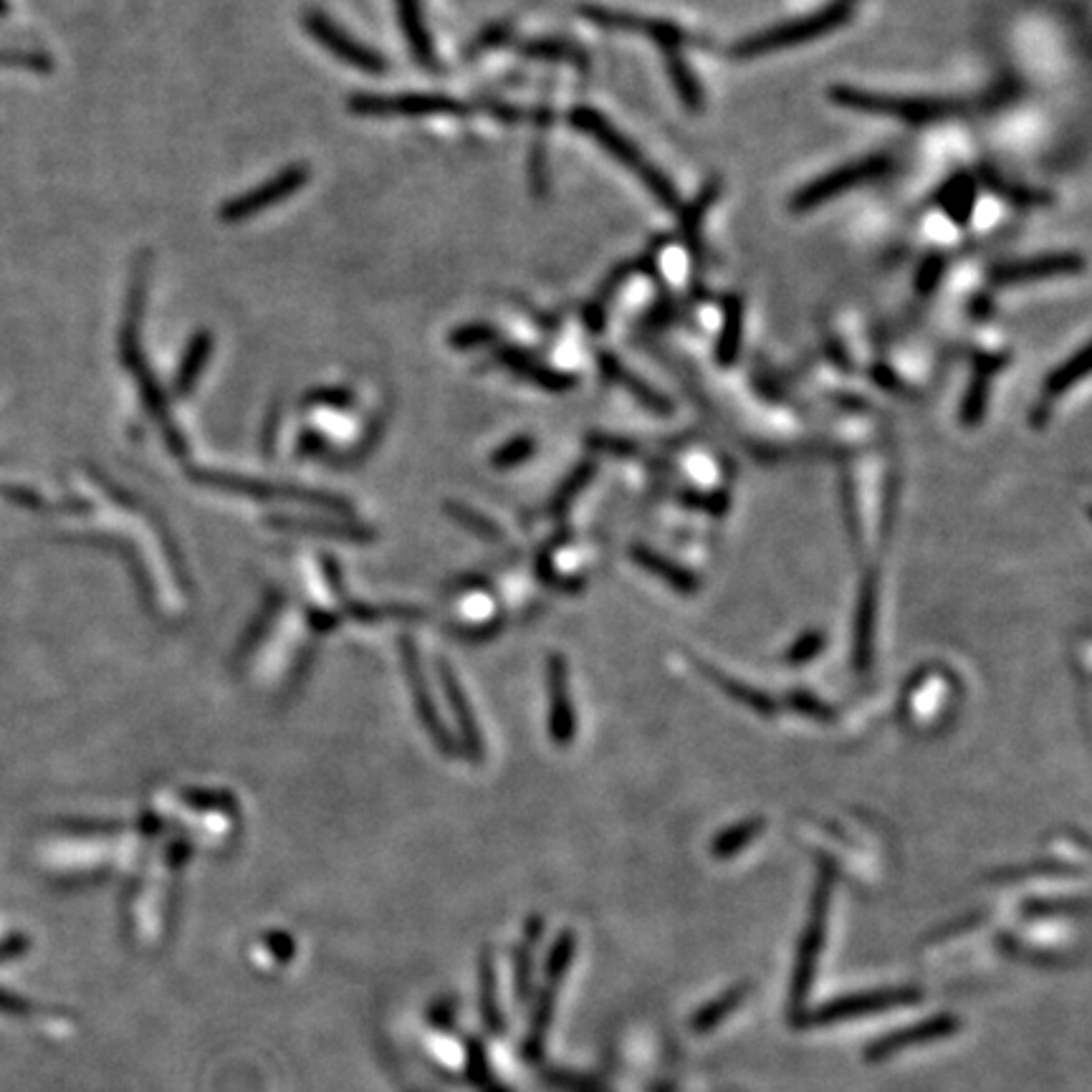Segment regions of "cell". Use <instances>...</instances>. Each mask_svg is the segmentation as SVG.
Masks as SVG:
<instances>
[{
    "instance_id": "obj_1",
    "label": "cell",
    "mask_w": 1092,
    "mask_h": 1092,
    "mask_svg": "<svg viewBox=\"0 0 1092 1092\" xmlns=\"http://www.w3.org/2000/svg\"><path fill=\"white\" fill-rule=\"evenodd\" d=\"M569 124L584 135H590L594 143H597L607 154H612L615 160L620 162L622 167H628L630 173H635L641 177V183L648 188L652 196H656L665 207H678L680 198L678 190L673 188V183L660 173L658 167H652L648 160L643 158V152L630 143L628 137H622V132L615 127V124L605 114H599L597 109L592 107H577L571 109Z\"/></svg>"
},
{
    "instance_id": "obj_2",
    "label": "cell",
    "mask_w": 1092,
    "mask_h": 1092,
    "mask_svg": "<svg viewBox=\"0 0 1092 1092\" xmlns=\"http://www.w3.org/2000/svg\"><path fill=\"white\" fill-rule=\"evenodd\" d=\"M827 96L837 104V107H845V109H852V111H865V114L895 117V119H903V122H911V124L939 122V119H946L958 111V104L954 99H928V96L882 94V92H867V89L845 86V84L830 86Z\"/></svg>"
},
{
    "instance_id": "obj_3",
    "label": "cell",
    "mask_w": 1092,
    "mask_h": 1092,
    "mask_svg": "<svg viewBox=\"0 0 1092 1092\" xmlns=\"http://www.w3.org/2000/svg\"><path fill=\"white\" fill-rule=\"evenodd\" d=\"M832 871L820 873V880H817V890L812 898V911H809L805 933H801L799 941V954L797 963H794V979H792V1012L794 1016L805 1012V1001L809 997V989L814 984L817 974V963H820L822 946H824V928H827V913L832 903Z\"/></svg>"
},
{
    "instance_id": "obj_4",
    "label": "cell",
    "mask_w": 1092,
    "mask_h": 1092,
    "mask_svg": "<svg viewBox=\"0 0 1092 1092\" xmlns=\"http://www.w3.org/2000/svg\"><path fill=\"white\" fill-rule=\"evenodd\" d=\"M850 16H852V11L847 9V5L824 9L820 13H814V16L790 21V24L767 28V31L749 36V39L739 41L737 46L731 49V54L739 56V58H754V56H764V54H774V51L801 46V43L820 39V36H824V33L837 31L839 26H845L847 21H850Z\"/></svg>"
},
{
    "instance_id": "obj_5",
    "label": "cell",
    "mask_w": 1092,
    "mask_h": 1092,
    "mask_svg": "<svg viewBox=\"0 0 1092 1092\" xmlns=\"http://www.w3.org/2000/svg\"><path fill=\"white\" fill-rule=\"evenodd\" d=\"M920 999H924V994H920L918 989H913V986L850 994V997H839V999L824 1001V1005L814 1007V1009H805V1012L797 1014V1024L799 1027H827V1024L863 1020V1016L882 1014V1012H888V1009L918 1005Z\"/></svg>"
},
{
    "instance_id": "obj_6",
    "label": "cell",
    "mask_w": 1092,
    "mask_h": 1092,
    "mask_svg": "<svg viewBox=\"0 0 1092 1092\" xmlns=\"http://www.w3.org/2000/svg\"><path fill=\"white\" fill-rule=\"evenodd\" d=\"M890 170H893V160H890L888 154H873V158L850 162V165H842L832 170L827 175L817 177L812 183H807L805 188L794 192L790 207L794 213H809L814 211V207L830 203L832 198L845 196V192L860 188V185L880 180V177H886L890 173Z\"/></svg>"
},
{
    "instance_id": "obj_7",
    "label": "cell",
    "mask_w": 1092,
    "mask_h": 1092,
    "mask_svg": "<svg viewBox=\"0 0 1092 1092\" xmlns=\"http://www.w3.org/2000/svg\"><path fill=\"white\" fill-rule=\"evenodd\" d=\"M349 109L367 117H428L466 111L463 104L445 94H360L352 96Z\"/></svg>"
},
{
    "instance_id": "obj_8",
    "label": "cell",
    "mask_w": 1092,
    "mask_h": 1092,
    "mask_svg": "<svg viewBox=\"0 0 1092 1092\" xmlns=\"http://www.w3.org/2000/svg\"><path fill=\"white\" fill-rule=\"evenodd\" d=\"M309 167L307 165H292L286 170H281L279 175H273L271 180H266L258 185V188L243 192L233 200H228L226 205L220 207V220L226 223H243L254 215L269 211V207L279 205L281 200L292 198L294 192H299L304 185L309 183Z\"/></svg>"
},
{
    "instance_id": "obj_9",
    "label": "cell",
    "mask_w": 1092,
    "mask_h": 1092,
    "mask_svg": "<svg viewBox=\"0 0 1092 1092\" xmlns=\"http://www.w3.org/2000/svg\"><path fill=\"white\" fill-rule=\"evenodd\" d=\"M304 26H307V31L314 36L326 51H332L341 64L354 66V69H360L364 73L388 71V62H385L377 51L362 46L360 41H354L347 31H341V28L334 24L329 16H324V13L309 11L307 16H304Z\"/></svg>"
},
{
    "instance_id": "obj_10",
    "label": "cell",
    "mask_w": 1092,
    "mask_h": 1092,
    "mask_svg": "<svg viewBox=\"0 0 1092 1092\" xmlns=\"http://www.w3.org/2000/svg\"><path fill=\"white\" fill-rule=\"evenodd\" d=\"M958 1027H961V1020H958V1016H954V1014L931 1016V1020L916 1022V1024H911V1027L895 1029L886 1037L875 1039L873 1044H867L865 1060L867 1062L890 1060V1057H895V1054L911 1050V1047L931 1044V1042H939V1039L954 1037Z\"/></svg>"
},
{
    "instance_id": "obj_11",
    "label": "cell",
    "mask_w": 1092,
    "mask_h": 1092,
    "mask_svg": "<svg viewBox=\"0 0 1092 1092\" xmlns=\"http://www.w3.org/2000/svg\"><path fill=\"white\" fill-rule=\"evenodd\" d=\"M1084 271V258L1080 254H1042L1035 258H1022L1005 266H997L989 273V279L999 286L1012 284H1029V281L1057 279V277H1075Z\"/></svg>"
},
{
    "instance_id": "obj_12",
    "label": "cell",
    "mask_w": 1092,
    "mask_h": 1092,
    "mask_svg": "<svg viewBox=\"0 0 1092 1092\" xmlns=\"http://www.w3.org/2000/svg\"><path fill=\"white\" fill-rule=\"evenodd\" d=\"M496 356H499V362L507 369H511V373L518 375V377H524V380H529L534 385H539V388H544V390L562 392V390L575 388V377H569V375H564V373H556V369L547 367V364H541L537 360V356L526 354L524 349H516V347H509L507 345V347H499V352H496Z\"/></svg>"
},
{
    "instance_id": "obj_13",
    "label": "cell",
    "mask_w": 1092,
    "mask_h": 1092,
    "mask_svg": "<svg viewBox=\"0 0 1092 1092\" xmlns=\"http://www.w3.org/2000/svg\"><path fill=\"white\" fill-rule=\"evenodd\" d=\"M549 686H552V737L560 744H567L575 737V711H571L567 690V665L560 656H554L549 663Z\"/></svg>"
},
{
    "instance_id": "obj_14",
    "label": "cell",
    "mask_w": 1092,
    "mask_h": 1092,
    "mask_svg": "<svg viewBox=\"0 0 1092 1092\" xmlns=\"http://www.w3.org/2000/svg\"><path fill=\"white\" fill-rule=\"evenodd\" d=\"M1005 362H1007V356H997V354H979L976 356V375L969 385V392H966L963 407H961V418H963L966 426H976V422L982 420V415L986 410V400H989L992 377L997 375L1001 367H1005Z\"/></svg>"
},
{
    "instance_id": "obj_15",
    "label": "cell",
    "mask_w": 1092,
    "mask_h": 1092,
    "mask_svg": "<svg viewBox=\"0 0 1092 1092\" xmlns=\"http://www.w3.org/2000/svg\"><path fill=\"white\" fill-rule=\"evenodd\" d=\"M935 203L956 226H966L976 207V180L969 173H956L935 192Z\"/></svg>"
},
{
    "instance_id": "obj_16",
    "label": "cell",
    "mask_w": 1092,
    "mask_h": 1092,
    "mask_svg": "<svg viewBox=\"0 0 1092 1092\" xmlns=\"http://www.w3.org/2000/svg\"><path fill=\"white\" fill-rule=\"evenodd\" d=\"M397 5V18L400 26H403V33L407 36V43H410L413 56L418 58L420 66L426 69H435V49L433 41H430L428 26L422 21V9L420 0H395Z\"/></svg>"
},
{
    "instance_id": "obj_17",
    "label": "cell",
    "mask_w": 1092,
    "mask_h": 1092,
    "mask_svg": "<svg viewBox=\"0 0 1092 1092\" xmlns=\"http://www.w3.org/2000/svg\"><path fill=\"white\" fill-rule=\"evenodd\" d=\"M741 339H744V304L739 296H728L724 301V322H720L716 360L720 367H731L737 362Z\"/></svg>"
},
{
    "instance_id": "obj_18",
    "label": "cell",
    "mask_w": 1092,
    "mask_h": 1092,
    "mask_svg": "<svg viewBox=\"0 0 1092 1092\" xmlns=\"http://www.w3.org/2000/svg\"><path fill=\"white\" fill-rule=\"evenodd\" d=\"M213 354V337L211 332H198L196 337L190 339L188 349H185L180 367L175 373V392L177 395H190L192 388H196L198 377L203 375L207 360Z\"/></svg>"
},
{
    "instance_id": "obj_19",
    "label": "cell",
    "mask_w": 1092,
    "mask_h": 1092,
    "mask_svg": "<svg viewBox=\"0 0 1092 1092\" xmlns=\"http://www.w3.org/2000/svg\"><path fill=\"white\" fill-rule=\"evenodd\" d=\"M599 367H602V373H605L607 377H610V380L620 382L622 388H628L630 392H633V395H635L637 400H641V403H643L645 407H650V410L663 413V415H668V413L673 410L671 403H668V400H665L663 395H660V392H656L652 388H648V385H645L643 380H637V377H635L633 373H628V369L622 367V364H620L618 360H615L612 354H605V352H602V354H599Z\"/></svg>"
},
{
    "instance_id": "obj_20",
    "label": "cell",
    "mask_w": 1092,
    "mask_h": 1092,
    "mask_svg": "<svg viewBox=\"0 0 1092 1092\" xmlns=\"http://www.w3.org/2000/svg\"><path fill=\"white\" fill-rule=\"evenodd\" d=\"M660 51H663L668 73H671L673 86H675V92H678L680 102L686 104L690 111H701L703 92H701V84H698V79L693 77V71H690L688 62L683 58V46H668V49H660Z\"/></svg>"
},
{
    "instance_id": "obj_21",
    "label": "cell",
    "mask_w": 1092,
    "mask_h": 1092,
    "mask_svg": "<svg viewBox=\"0 0 1092 1092\" xmlns=\"http://www.w3.org/2000/svg\"><path fill=\"white\" fill-rule=\"evenodd\" d=\"M1088 373H1090V345H1084V347H1080V352L1069 356V360L1062 362L1054 373L1047 375L1044 400L1060 397L1062 392L1075 388L1082 377H1088Z\"/></svg>"
},
{
    "instance_id": "obj_22",
    "label": "cell",
    "mask_w": 1092,
    "mask_h": 1092,
    "mask_svg": "<svg viewBox=\"0 0 1092 1092\" xmlns=\"http://www.w3.org/2000/svg\"><path fill=\"white\" fill-rule=\"evenodd\" d=\"M746 999V992H744V986H739V989H731V992H726V994H720V997L716 1001H711V1005H705L701 1012H698L693 1016V1022H690V1027H693L696 1032H709L716 1027V1024H720L726 1020L728 1014L737 1009L741 1001Z\"/></svg>"
},
{
    "instance_id": "obj_23",
    "label": "cell",
    "mask_w": 1092,
    "mask_h": 1092,
    "mask_svg": "<svg viewBox=\"0 0 1092 1092\" xmlns=\"http://www.w3.org/2000/svg\"><path fill=\"white\" fill-rule=\"evenodd\" d=\"M633 556L637 562L643 564L645 569H650L652 575H658V577H663L671 582L675 590H680V592H693L696 590V579L688 575V571H683L680 567H675V564L671 562H665L663 556H658L656 552H650V549H635Z\"/></svg>"
},
{
    "instance_id": "obj_24",
    "label": "cell",
    "mask_w": 1092,
    "mask_h": 1092,
    "mask_svg": "<svg viewBox=\"0 0 1092 1092\" xmlns=\"http://www.w3.org/2000/svg\"><path fill=\"white\" fill-rule=\"evenodd\" d=\"M761 827H764V822L759 820V817H756V820H746V822L737 824V827L726 830L724 835H718L716 842H713V855L733 858L737 852L744 850V847L752 842L756 835H759Z\"/></svg>"
},
{
    "instance_id": "obj_25",
    "label": "cell",
    "mask_w": 1092,
    "mask_h": 1092,
    "mask_svg": "<svg viewBox=\"0 0 1092 1092\" xmlns=\"http://www.w3.org/2000/svg\"><path fill=\"white\" fill-rule=\"evenodd\" d=\"M718 196V185L716 183H711L709 188H705L701 196H698L693 203H690L686 211L680 213V228H683V238L690 243V246H696V241H698V233H701V226H703V218H705V213H709V207L713 200H716Z\"/></svg>"
},
{
    "instance_id": "obj_26",
    "label": "cell",
    "mask_w": 1092,
    "mask_h": 1092,
    "mask_svg": "<svg viewBox=\"0 0 1092 1092\" xmlns=\"http://www.w3.org/2000/svg\"><path fill=\"white\" fill-rule=\"evenodd\" d=\"M496 339H499V332H496L491 324H483V322L460 324L458 329L450 332V345H453V349H460V352H463V349L488 347V345H494Z\"/></svg>"
},
{
    "instance_id": "obj_27",
    "label": "cell",
    "mask_w": 1092,
    "mask_h": 1092,
    "mask_svg": "<svg viewBox=\"0 0 1092 1092\" xmlns=\"http://www.w3.org/2000/svg\"><path fill=\"white\" fill-rule=\"evenodd\" d=\"M873 618H875V590L865 584L863 602H860V630H858V663L865 665L867 652L873 648Z\"/></svg>"
},
{
    "instance_id": "obj_28",
    "label": "cell",
    "mask_w": 1092,
    "mask_h": 1092,
    "mask_svg": "<svg viewBox=\"0 0 1092 1092\" xmlns=\"http://www.w3.org/2000/svg\"><path fill=\"white\" fill-rule=\"evenodd\" d=\"M522 54L541 62H582V54L564 41H531L522 46Z\"/></svg>"
},
{
    "instance_id": "obj_29",
    "label": "cell",
    "mask_w": 1092,
    "mask_h": 1092,
    "mask_svg": "<svg viewBox=\"0 0 1092 1092\" xmlns=\"http://www.w3.org/2000/svg\"><path fill=\"white\" fill-rule=\"evenodd\" d=\"M943 271H946V258L939 256V254L928 256L926 261L920 264L918 277H916L918 294L920 296H931L935 292V288H939V284H941Z\"/></svg>"
},
{
    "instance_id": "obj_30",
    "label": "cell",
    "mask_w": 1092,
    "mask_h": 1092,
    "mask_svg": "<svg viewBox=\"0 0 1092 1092\" xmlns=\"http://www.w3.org/2000/svg\"><path fill=\"white\" fill-rule=\"evenodd\" d=\"M822 648H824V635L822 633H807L792 645L790 652H786V660H790L792 665L809 663V660L820 656Z\"/></svg>"
},
{
    "instance_id": "obj_31",
    "label": "cell",
    "mask_w": 1092,
    "mask_h": 1092,
    "mask_svg": "<svg viewBox=\"0 0 1092 1092\" xmlns=\"http://www.w3.org/2000/svg\"><path fill=\"white\" fill-rule=\"evenodd\" d=\"M534 453V441L531 437H516V441H511L509 445H503V448L496 453L494 456V463L499 466V468H511V466H518L522 460H526Z\"/></svg>"
},
{
    "instance_id": "obj_32",
    "label": "cell",
    "mask_w": 1092,
    "mask_h": 1092,
    "mask_svg": "<svg viewBox=\"0 0 1092 1092\" xmlns=\"http://www.w3.org/2000/svg\"><path fill=\"white\" fill-rule=\"evenodd\" d=\"M509 36H511V26L509 24L488 26L486 31H481L478 36H475V41L471 43V49H468V56H478V54H483V51L501 46V43L507 41Z\"/></svg>"
},
{
    "instance_id": "obj_33",
    "label": "cell",
    "mask_w": 1092,
    "mask_h": 1092,
    "mask_svg": "<svg viewBox=\"0 0 1092 1092\" xmlns=\"http://www.w3.org/2000/svg\"><path fill=\"white\" fill-rule=\"evenodd\" d=\"M309 405L316 407H349L352 405V392L345 388H319L309 392Z\"/></svg>"
}]
</instances>
